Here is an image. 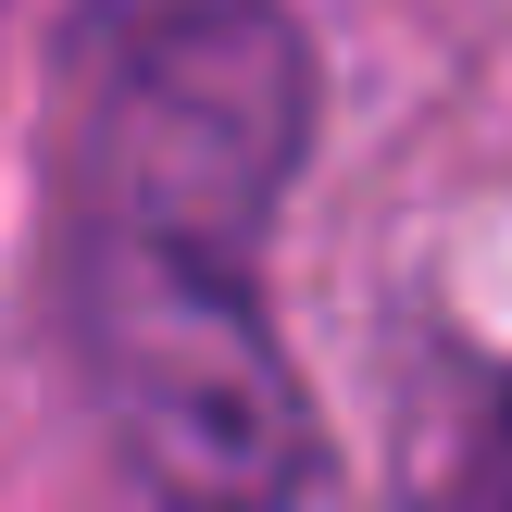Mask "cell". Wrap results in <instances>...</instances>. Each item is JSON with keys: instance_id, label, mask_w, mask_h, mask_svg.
Returning <instances> with one entry per match:
<instances>
[{"instance_id": "obj_2", "label": "cell", "mask_w": 512, "mask_h": 512, "mask_svg": "<svg viewBox=\"0 0 512 512\" xmlns=\"http://www.w3.org/2000/svg\"><path fill=\"white\" fill-rule=\"evenodd\" d=\"M75 350L125 463L163 512H288L313 475V413L225 250L75 225Z\"/></svg>"}, {"instance_id": "obj_1", "label": "cell", "mask_w": 512, "mask_h": 512, "mask_svg": "<svg viewBox=\"0 0 512 512\" xmlns=\"http://www.w3.org/2000/svg\"><path fill=\"white\" fill-rule=\"evenodd\" d=\"M300 125L313 63L275 0H113L75 38V225L250 263L300 163Z\"/></svg>"}, {"instance_id": "obj_3", "label": "cell", "mask_w": 512, "mask_h": 512, "mask_svg": "<svg viewBox=\"0 0 512 512\" xmlns=\"http://www.w3.org/2000/svg\"><path fill=\"white\" fill-rule=\"evenodd\" d=\"M450 512H512V400H500L488 438H475V463H463V488H450Z\"/></svg>"}]
</instances>
